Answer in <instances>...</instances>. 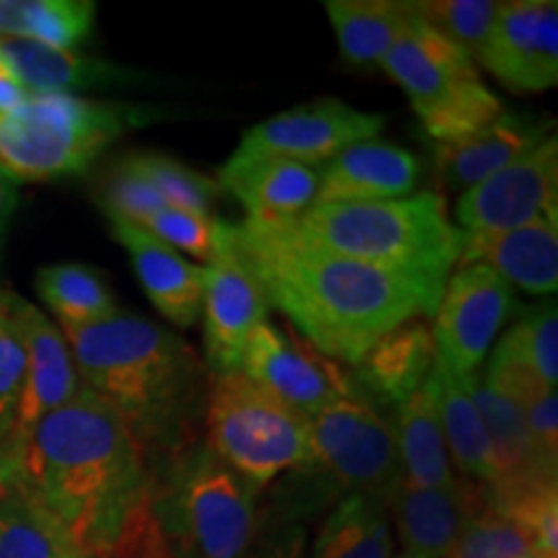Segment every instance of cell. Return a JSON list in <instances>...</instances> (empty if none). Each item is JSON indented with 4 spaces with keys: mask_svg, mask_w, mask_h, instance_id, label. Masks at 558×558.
<instances>
[{
    "mask_svg": "<svg viewBox=\"0 0 558 558\" xmlns=\"http://www.w3.org/2000/svg\"><path fill=\"white\" fill-rule=\"evenodd\" d=\"M0 481L60 522L88 558L109 554L150 488L145 450L86 388L0 450Z\"/></svg>",
    "mask_w": 558,
    "mask_h": 558,
    "instance_id": "1",
    "label": "cell"
},
{
    "mask_svg": "<svg viewBox=\"0 0 558 558\" xmlns=\"http://www.w3.org/2000/svg\"><path fill=\"white\" fill-rule=\"evenodd\" d=\"M233 243L282 313L313 349L354 367L378 341L414 318H435L442 288L347 259L305 243L290 226H233Z\"/></svg>",
    "mask_w": 558,
    "mask_h": 558,
    "instance_id": "2",
    "label": "cell"
},
{
    "mask_svg": "<svg viewBox=\"0 0 558 558\" xmlns=\"http://www.w3.org/2000/svg\"><path fill=\"white\" fill-rule=\"evenodd\" d=\"M81 386L107 401L140 448H177L202 390L192 347L166 326L117 311L99 324L62 329Z\"/></svg>",
    "mask_w": 558,
    "mask_h": 558,
    "instance_id": "3",
    "label": "cell"
},
{
    "mask_svg": "<svg viewBox=\"0 0 558 558\" xmlns=\"http://www.w3.org/2000/svg\"><path fill=\"white\" fill-rule=\"evenodd\" d=\"M292 230L311 246L442 290L463 248V233L435 192L383 202H316Z\"/></svg>",
    "mask_w": 558,
    "mask_h": 558,
    "instance_id": "4",
    "label": "cell"
},
{
    "mask_svg": "<svg viewBox=\"0 0 558 558\" xmlns=\"http://www.w3.org/2000/svg\"><path fill=\"white\" fill-rule=\"evenodd\" d=\"M251 481L205 445L179 452L166 478L153 481V509L171 546L186 558H251L259 512Z\"/></svg>",
    "mask_w": 558,
    "mask_h": 558,
    "instance_id": "5",
    "label": "cell"
},
{
    "mask_svg": "<svg viewBox=\"0 0 558 558\" xmlns=\"http://www.w3.org/2000/svg\"><path fill=\"white\" fill-rule=\"evenodd\" d=\"M135 122V109L73 94H29L0 111V169L13 181L83 173Z\"/></svg>",
    "mask_w": 558,
    "mask_h": 558,
    "instance_id": "6",
    "label": "cell"
},
{
    "mask_svg": "<svg viewBox=\"0 0 558 558\" xmlns=\"http://www.w3.org/2000/svg\"><path fill=\"white\" fill-rule=\"evenodd\" d=\"M205 403V448L256 488L279 473L313 465L311 418L243 373L213 375Z\"/></svg>",
    "mask_w": 558,
    "mask_h": 558,
    "instance_id": "7",
    "label": "cell"
},
{
    "mask_svg": "<svg viewBox=\"0 0 558 558\" xmlns=\"http://www.w3.org/2000/svg\"><path fill=\"white\" fill-rule=\"evenodd\" d=\"M380 68L403 88L418 122L435 143L471 135L505 111L481 81L476 62L432 32L416 13Z\"/></svg>",
    "mask_w": 558,
    "mask_h": 558,
    "instance_id": "8",
    "label": "cell"
},
{
    "mask_svg": "<svg viewBox=\"0 0 558 558\" xmlns=\"http://www.w3.org/2000/svg\"><path fill=\"white\" fill-rule=\"evenodd\" d=\"M313 463L331 473L349 494L388 509L403 484L393 429L373 403L347 399L311 416Z\"/></svg>",
    "mask_w": 558,
    "mask_h": 558,
    "instance_id": "9",
    "label": "cell"
},
{
    "mask_svg": "<svg viewBox=\"0 0 558 558\" xmlns=\"http://www.w3.org/2000/svg\"><path fill=\"white\" fill-rule=\"evenodd\" d=\"M241 373L308 418L357 393L352 375L339 362L324 357L308 341L271 320H264L248 337Z\"/></svg>",
    "mask_w": 558,
    "mask_h": 558,
    "instance_id": "10",
    "label": "cell"
},
{
    "mask_svg": "<svg viewBox=\"0 0 558 558\" xmlns=\"http://www.w3.org/2000/svg\"><path fill=\"white\" fill-rule=\"evenodd\" d=\"M514 308L512 284L484 264H463L445 282L435 311L437 357L452 373L471 375L486 360L488 349Z\"/></svg>",
    "mask_w": 558,
    "mask_h": 558,
    "instance_id": "11",
    "label": "cell"
},
{
    "mask_svg": "<svg viewBox=\"0 0 558 558\" xmlns=\"http://www.w3.org/2000/svg\"><path fill=\"white\" fill-rule=\"evenodd\" d=\"M556 209L558 137L550 135L533 153L460 194L456 228L469 239H481L527 226Z\"/></svg>",
    "mask_w": 558,
    "mask_h": 558,
    "instance_id": "12",
    "label": "cell"
},
{
    "mask_svg": "<svg viewBox=\"0 0 558 558\" xmlns=\"http://www.w3.org/2000/svg\"><path fill=\"white\" fill-rule=\"evenodd\" d=\"M383 128L386 117L373 111H360L341 101H316L248 128L235 153L295 160L316 169L331 163L352 145L375 140Z\"/></svg>",
    "mask_w": 558,
    "mask_h": 558,
    "instance_id": "13",
    "label": "cell"
},
{
    "mask_svg": "<svg viewBox=\"0 0 558 558\" xmlns=\"http://www.w3.org/2000/svg\"><path fill=\"white\" fill-rule=\"evenodd\" d=\"M478 62L501 86L518 94L554 88L558 83V3H501Z\"/></svg>",
    "mask_w": 558,
    "mask_h": 558,
    "instance_id": "14",
    "label": "cell"
},
{
    "mask_svg": "<svg viewBox=\"0 0 558 558\" xmlns=\"http://www.w3.org/2000/svg\"><path fill=\"white\" fill-rule=\"evenodd\" d=\"M205 357L213 375L241 373L243 349L256 326L269 320V303L235 243L205 267Z\"/></svg>",
    "mask_w": 558,
    "mask_h": 558,
    "instance_id": "15",
    "label": "cell"
},
{
    "mask_svg": "<svg viewBox=\"0 0 558 558\" xmlns=\"http://www.w3.org/2000/svg\"><path fill=\"white\" fill-rule=\"evenodd\" d=\"M5 298H9L13 316L19 320L21 337H24L26 378L13 432L9 442L0 450L19 442L26 432L34 429V424L60 407H65L68 401H73L83 388L78 369H75L73 352H70L68 341L58 326L39 308H34L32 303L13 295V292H5Z\"/></svg>",
    "mask_w": 558,
    "mask_h": 558,
    "instance_id": "16",
    "label": "cell"
},
{
    "mask_svg": "<svg viewBox=\"0 0 558 558\" xmlns=\"http://www.w3.org/2000/svg\"><path fill=\"white\" fill-rule=\"evenodd\" d=\"M476 403L481 422H484L488 450H492V484H488V501L501 505L530 488L556 484L558 471L543 463L530 437L527 418L522 407L499 396L488 388L481 375H460Z\"/></svg>",
    "mask_w": 558,
    "mask_h": 558,
    "instance_id": "17",
    "label": "cell"
},
{
    "mask_svg": "<svg viewBox=\"0 0 558 558\" xmlns=\"http://www.w3.org/2000/svg\"><path fill=\"white\" fill-rule=\"evenodd\" d=\"M488 507V488L456 476L448 486L401 484L388 512L409 558H445L465 525Z\"/></svg>",
    "mask_w": 558,
    "mask_h": 558,
    "instance_id": "18",
    "label": "cell"
},
{
    "mask_svg": "<svg viewBox=\"0 0 558 558\" xmlns=\"http://www.w3.org/2000/svg\"><path fill=\"white\" fill-rule=\"evenodd\" d=\"M218 184L241 202L248 222L290 226L318 202L320 171L295 160L233 153Z\"/></svg>",
    "mask_w": 558,
    "mask_h": 558,
    "instance_id": "19",
    "label": "cell"
},
{
    "mask_svg": "<svg viewBox=\"0 0 558 558\" xmlns=\"http://www.w3.org/2000/svg\"><path fill=\"white\" fill-rule=\"evenodd\" d=\"M548 122L501 111L484 128L450 143H437V177L448 190H471L548 140Z\"/></svg>",
    "mask_w": 558,
    "mask_h": 558,
    "instance_id": "20",
    "label": "cell"
},
{
    "mask_svg": "<svg viewBox=\"0 0 558 558\" xmlns=\"http://www.w3.org/2000/svg\"><path fill=\"white\" fill-rule=\"evenodd\" d=\"M463 264H484L507 284H518L530 295H554L558 288V209L507 233L481 239L463 235L458 267Z\"/></svg>",
    "mask_w": 558,
    "mask_h": 558,
    "instance_id": "21",
    "label": "cell"
},
{
    "mask_svg": "<svg viewBox=\"0 0 558 558\" xmlns=\"http://www.w3.org/2000/svg\"><path fill=\"white\" fill-rule=\"evenodd\" d=\"M111 230L130 254L132 269L160 316L179 329L194 326V320L202 316L205 267L184 259V254L166 246L145 228L111 222Z\"/></svg>",
    "mask_w": 558,
    "mask_h": 558,
    "instance_id": "22",
    "label": "cell"
},
{
    "mask_svg": "<svg viewBox=\"0 0 558 558\" xmlns=\"http://www.w3.org/2000/svg\"><path fill=\"white\" fill-rule=\"evenodd\" d=\"M422 177L414 153L386 140L352 145L320 171L318 202H383L409 197Z\"/></svg>",
    "mask_w": 558,
    "mask_h": 558,
    "instance_id": "23",
    "label": "cell"
},
{
    "mask_svg": "<svg viewBox=\"0 0 558 558\" xmlns=\"http://www.w3.org/2000/svg\"><path fill=\"white\" fill-rule=\"evenodd\" d=\"M0 65L32 94H70L137 81L135 70L34 39L0 37Z\"/></svg>",
    "mask_w": 558,
    "mask_h": 558,
    "instance_id": "24",
    "label": "cell"
},
{
    "mask_svg": "<svg viewBox=\"0 0 558 558\" xmlns=\"http://www.w3.org/2000/svg\"><path fill=\"white\" fill-rule=\"evenodd\" d=\"M437 349L432 329L424 320H407L386 333L378 344L354 365L352 380L360 383L369 399L401 407L414 396L435 369Z\"/></svg>",
    "mask_w": 558,
    "mask_h": 558,
    "instance_id": "25",
    "label": "cell"
},
{
    "mask_svg": "<svg viewBox=\"0 0 558 558\" xmlns=\"http://www.w3.org/2000/svg\"><path fill=\"white\" fill-rule=\"evenodd\" d=\"M390 429H393L396 448H399L403 484L437 488L456 481L429 380L401 407H396Z\"/></svg>",
    "mask_w": 558,
    "mask_h": 558,
    "instance_id": "26",
    "label": "cell"
},
{
    "mask_svg": "<svg viewBox=\"0 0 558 558\" xmlns=\"http://www.w3.org/2000/svg\"><path fill=\"white\" fill-rule=\"evenodd\" d=\"M429 388L437 403L445 442H448L450 463L463 478L488 488L492 484V450H488L484 422H481L463 378L437 357L429 375Z\"/></svg>",
    "mask_w": 558,
    "mask_h": 558,
    "instance_id": "27",
    "label": "cell"
},
{
    "mask_svg": "<svg viewBox=\"0 0 558 558\" xmlns=\"http://www.w3.org/2000/svg\"><path fill=\"white\" fill-rule=\"evenodd\" d=\"M341 58L354 68L380 65L409 26L414 9L401 0H326Z\"/></svg>",
    "mask_w": 558,
    "mask_h": 558,
    "instance_id": "28",
    "label": "cell"
},
{
    "mask_svg": "<svg viewBox=\"0 0 558 558\" xmlns=\"http://www.w3.org/2000/svg\"><path fill=\"white\" fill-rule=\"evenodd\" d=\"M313 558H393L388 509L360 494H349L320 525Z\"/></svg>",
    "mask_w": 558,
    "mask_h": 558,
    "instance_id": "29",
    "label": "cell"
},
{
    "mask_svg": "<svg viewBox=\"0 0 558 558\" xmlns=\"http://www.w3.org/2000/svg\"><path fill=\"white\" fill-rule=\"evenodd\" d=\"M34 284L47 308L58 316L62 329L99 324L117 313V300L107 279L86 264L65 262L41 267Z\"/></svg>",
    "mask_w": 558,
    "mask_h": 558,
    "instance_id": "30",
    "label": "cell"
},
{
    "mask_svg": "<svg viewBox=\"0 0 558 558\" xmlns=\"http://www.w3.org/2000/svg\"><path fill=\"white\" fill-rule=\"evenodd\" d=\"M90 0H0V37L73 50L94 29Z\"/></svg>",
    "mask_w": 558,
    "mask_h": 558,
    "instance_id": "31",
    "label": "cell"
},
{
    "mask_svg": "<svg viewBox=\"0 0 558 558\" xmlns=\"http://www.w3.org/2000/svg\"><path fill=\"white\" fill-rule=\"evenodd\" d=\"M0 558H88L45 509L16 492L0 497Z\"/></svg>",
    "mask_w": 558,
    "mask_h": 558,
    "instance_id": "32",
    "label": "cell"
},
{
    "mask_svg": "<svg viewBox=\"0 0 558 558\" xmlns=\"http://www.w3.org/2000/svg\"><path fill=\"white\" fill-rule=\"evenodd\" d=\"M501 3L494 0H435V3H414V13L432 32L463 50L478 62L484 45L492 34Z\"/></svg>",
    "mask_w": 558,
    "mask_h": 558,
    "instance_id": "33",
    "label": "cell"
},
{
    "mask_svg": "<svg viewBox=\"0 0 558 558\" xmlns=\"http://www.w3.org/2000/svg\"><path fill=\"white\" fill-rule=\"evenodd\" d=\"M499 347L505 352L518 357L522 365H527L538 375V380L546 388H556L558 383V313L554 300L522 313L520 320H514L512 329L501 337Z\"/></svg>",
    "mask_w": 558,
    "mask_h": 558,
    "instance_id": "34",
    "label": "cell"
},
{
    "mask_svg": "<svg viewBox=\"0 0 558 558\" xmlns=\"http://www.w3.org/2000/svg\"><path fill=\"white\" fill-rule=\"evenodd\" d=\"M130 160L156 186V192L169 207L209 215V207L222 194L218 181L190 169L177 158L163 156V153H137V156H130Z\"/></svg>",
    "mask_w": 558,
    "mask_h": 558,
    "instance_id": "35",
    "label": "cell"
},
{
    "mask_svg": "<svg viewBox=\"0 0 558 558\" xmlns=\"http://www.w3.org/2000/svg\"><path fill=\"white\" fill-rule=\"evenodd\" d=\"M150 235L163 241L173 251L197 256L213 264L233 241V226L209 218V215H194L186 209L166 205L143 226Z\"/></svg>",
    "mask_w": 558,
    "mask_h": 558,
    "instance_id": "36",
    "label": "cell"
},
{
    "mask_svg": "<svg viewBox=\"0 0 558 558\" xmlns=\"http://www.w3.org/2000/svg\"><path fill=\"white\" fill-rule=\"evenodd\" d=\"M530 554H533L530 535L488 501V507L481 509L458 535L445 558H525Z\"/></svg>",
    "mask_w": 558,
    "mask_h": 558,
    "instance_id": "37",
    "label": "cell"
},
{
    "mask_svg": "<svg viewBox=\"0 0 558 558\" xmlns=\"http://www.w3.org/2000/svg\"><path fill=\"white\" fill-rule=\"evenodd\" d=\"M99 202L111 222H124V226L143 228L166 202L156 192V186L135 169L130 156L120 160L104 181Z\"/></svg>",
    "mask_w": 558,
    "mask_h": 558,
    "instance_id": "38",
    "label": "cell"
},
{
    "mask_svg": "<svg viewBox=\"0 0 558 558\" xmlns=\"http://www.w3.org/2000/svg\"><path fill=\"white\" fill-rule=\"evenodd\" d=\"M26 378V347L9 298L0 316V448L9 442Z\"/></svg>",
    "mask_w": 558,
    "mask_h": 558,
    "instance_id": "39",
    "label": "cell"
},
{
    "mask_svg": "<svg viewBox=\"0 0 558 558\" xmlns=\"http://www.w3.org/2000/svg\"><path fill=\"white\" fill-rule=\"evenodd\" d=\"M484 380L488 383V388H494L499 396L514 401L522 409L530 407V403L538 399L541 393H546V390H554V388L543 386L533 369H530L527 365H522L518 357H512V354L505 352L501 347L494 349L492 360H488Z\"/></svg>",
    "mask_w": 558,
    "mask_h": 558,
    "instance_id": "40",
    "label": "cell"
},
{
    "mask_svg": "<svg viewBox=\"0 0 558 558\" xmlns=\"http://www.w3.org/2000/svg\"><path fill=\"white\" fill-rule=\"evenodd\" d=\"M527 418L530 437L548 469L558 471V396L556 388L546 390L530 407L522 409Z\"/></svg>",
    "mask_w": 558,
    "mask_h": 558,
    "instance_id": "41",
    "label": "cell"
},
{
    "mask_svg": "<svg viewBox=\"0 0 558 558\" xmlns=\"http://www.w3.org/2000/svg\"><path fill=\"white\" fill-rule=\"evenodd\" d=\"M19 205V181H13L9 173L0 169V251H3L5 233H9L13 213Z\"/></svg>",
    "mask_w": 558,
    "mask_h": 558,
    "instance_id": "42",
    "label": "cell"
},
{
    "mask_svg": "<svg viewBox=\"0 0 558 558\" xmlns=\"http://www.w3.org/2000/svg\"><path fill=\"white\" fill-rule=\"evenodd\" d=\"M271 558H308V550H305V530L303 527L284 530V533L275 541Z\"/></svg>",
    "mask_w": 558,
    "mask_h": 558,
    "instance_id": "43",
    "label": "cell"
},
{
    "mask_svg": "<svg viewBox=\"0 0 558 558\" xmlns=\"http://www.w3.org/2000/svg\"><path fill=\"white\" fill-rule=\"evenodd\" d=\"M29 94L32 90H26L16 78H13L9 70L0 65V111L16 109Z\"/></svg>",
    "mask_w": 558,
    "mask_h": 558,
    "instance_id": "44",
    "label": "cell"
},
{
    "mask_svg": "<svg viewBox=\"0 0 558 558\" xmlns=\"http://www.w3.org/2000/svg\"><path fill=\"white\" fill-rule=\"evenodd\" d=\"M5 311V292H0V316H3Z\"/></svg>",
    "mask_w": 558,
    "mask_h": 558,
    "instance_id": "45",
    "label": "cell"
},
{
    "mask_svg": "<svg viewBox=\"0 0 558 558\" xmlns=\"http://www.w3.org/2000/svg\"><path fill=\"white\" fill-rule=\"evenodd\" d=\"M5 494V486H3V481H0V497H3Z\"/></svg>",
    "mask_w": 558,
    "mask_h": 558,
    "instance_id": "46",
    "label": "cell"
},
{
    "mask_svg": "<svg viewBox=\"0 0 558 558\" xmlns=\"http://www.w3.org/2000/svg\"><path fill=\"white\" fill-rule=\"evenodd\" d=\"M525 558H543V556H538V554H530V556H525Z\"/></svg>",
    "mask_w": 558,
    "mask_h": 558,
    "instance_id": "47",
    "label": "cell"
},
{
    "mask_svg": "<svg viewBox=\"0 0 558 558\" xmlns=\"http://www.w3.org/2000/svg\"><path fill=\"white\" fill-rule=\"evenodd\" d=\"M401 558H409V556H401Z\"/></svg>",
    "mask_w": 558,
    "mask_h": 558,
    "instance_id": "48",
    "label": "cell"
},
{
    "mask_svg": "<svg viewBox=\"0 0 558 558\" xmlns=\"http://www.w3.org/2000/svg\"><path fill=\"white\" fill-rule=\"evenodd\" d=\"M181 558H186V556H181Z\"/></svg>",
    "mask_w": 558,
    "mask_h": 558,
    "instance_id": "49",
    "label": "cell"
}]
</instances>
